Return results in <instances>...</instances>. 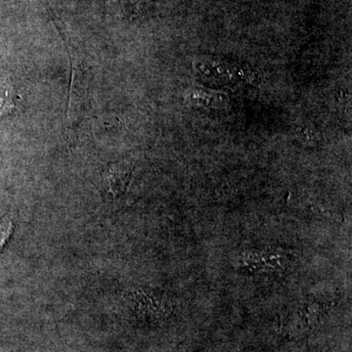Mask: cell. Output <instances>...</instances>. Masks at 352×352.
<instances>
[{"label": "cell", "instance_id": "6da1fadb", "mask_svg": "<svg viewBox=\"0 0 352 352\" xmlns=\"http://www.w3.org/2000/svg\"><path fill=\"white\" fill-rule=\"evenodd\" d=\"M131 176V170L126 164H109L99 171L96 186L106 198L115 201L129 189Z\"/></svg>", "mask_w": 352, "mask_h": 352}, {"label": "cell", "instance_id": "7a4b0ae2", "mask_svg": "<svg viewBox=\"0 0 352 352\" xmlns=\"http://www.w3.org/2000/svg\"><path fill=\"white\" fill-rule=\"evenodd\" d=\"M17 94L9 80L0 82V117L15 108Z\"/></svg>", "mask_w": 352, "mask_h": 352}, {"label": "cell", "instance_id": "3957f363", "mask_svg": "<svg viewBox=\"0 0 352 352\" xmlns=\"http://www.w3.org/2000/svg\"><path fill=\"white\" fill-rule=\"evenodd\" d=\"M15 220L16 217L13 214H6L0 219V252L12 235Z\"/></svg>", "mask_w": 352, "mask_h": 352}]
</instances>
